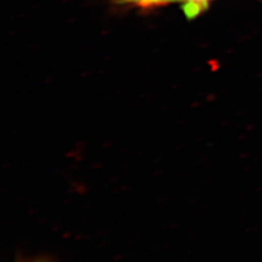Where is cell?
<instances>
[{
  "instance_id": "cell-2",
  "label": "cell",
  "mask_w": 262,
  "mask_h": 262,
  "mask_svg": "<svg viewBox=\"0 0 262 262\" xmlns=\"http://www.w3.org/2000/svg\"><path fill=\"white\" fill-rule=\"evenodd\" d=\"M126 2H132V3H136L139 5H144V6H150V5H158V4H163V3H167L173 0H123Z\"/></svg>"
},
{
  "instance_id": "cell-1",
  "label": "cell",
  "mask_w": 262,
  "mask_h": 262,
  "mask_svg": "<svg viewBox=\"0 0 262 262\" xmlns=\"http://www.w3.org/2000/svg\"><path fill=\"white\" fill-rule=\"evenodd\" d=\"M185 2V11L188 17H194L198 13L206 9L208 4L212 0H182Z\"/></svg>"
}]
</instances>
